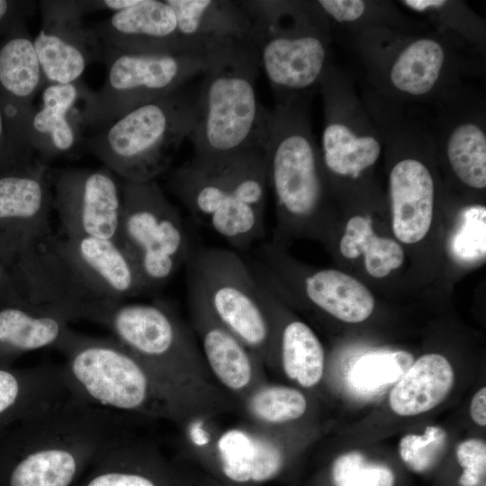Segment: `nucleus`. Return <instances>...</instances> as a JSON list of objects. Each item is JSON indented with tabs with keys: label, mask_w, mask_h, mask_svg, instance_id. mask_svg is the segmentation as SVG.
I'll list each match as a JSON object with an SVG mask.
<instances>
[{
	"label": "nucleus",
	"mask_w": 486,
	"mask_h": 486,
	"mask_svg": "<svg viewBox=\"0 0 486 486\" xmlns=\"http://www.w3.org/2000/svg\"><path fill=\"white\" fill-rule=\"evenodd\" d=\"M196 95L185 85L84 134L81 149L123 181H154L169 168L194 130Z\"/></svg>",
	"instance_id": "0eeeda50"
},
{
	"label": "nucleus",
	"mask_w": 486,
	"mask_h": 486,
	"mask_svg": "<svg viewBox=\"0 0 486 486\" xmlns=\"http://www.w3.org/2000/svg\"><path fill=\"white\" fill-rule=\"evenodd\" d=\"M258 284L274 321V362L278 360L285 376L301 387L316 386L321 381L325 368L322 344L306 323L284 320L280 300Z\"/></svg>",
	"instance_id": "cd10ccee"
},
{
	"label": "nucleus",
	"mask_w": 486,
	"mask_h": 486,
	"mask_svg": "<svg viewBox=\"0 0 486 486\" xmlns=\"http://www.w3.org/2000/svg\"><path fill=\"white\" fill-rule=\"evenodd\" d=\"M452 33L375 29L355 38L377 94L390 101L442 102L455 91L461 65Z\"/></svg>",
	"instance_id": "1a4fd4ad"
},
{
	"label": "nucleus",
	"mask_w": 486,
	"mask_h": 486,
	"mask_svg": "<svg viewBox=\"0 0 486 486\" xmlns=\"http://www.w3.org/2000/svg\"><path fill=\"white\" fill-rule=\"evenodd\" d=\"M276 103L310 96L330 67L331 31L315 1H240Z\"/></svg>",
	"instance_id": "423d86ee"
},
{
	"label": "nucleus",
	"mask_w": 486,
	"mask_h": 486,
	"mask_svg": "<svg viewBox=\"0 0 486 486\" xmlns=\"http://www.w3.org/2000/svg\"><path fill=\"white\" fill-rule=\"evenodd\" d=\"M319 87L324 112L320 148L324 171L356 179L378 161L383 145L381 132L351 80L333 64Z\"/></svg>",
	"instance_id": "2eb2a0df"
},
{
	"label": "nucleus",
	"mask_w": 486,
	"mask_h": 486,
	"mask_svg": "<svg viewBox=\"0 0 486 486\" xmlns=\"http://www.w3.org/2000/svg\"><path fill=\"white\" fill-rule=\"evenodd\" d=\"M62 365L0 363V430L69 397Z\"/></svg>",
	"instance_id": "a878e982"
},
{
	"label": "nucleus",
	"mask_w": 486,
	"mask_h": 486,
	"mask_svg": "<svg viewBox=\"0 0 486 486\" xmlns=\"http://www.w3.org/2000/svg\"><path fill=\"white\" fill-rule=\"evenodd\" d=\"M75 486H183L157 446L132 432L116 441Z\"/></svg>",
	"instance_id": "b1692460"
},
{
	"label": "nucleus",
	"mask_w": 486,
	"mask_h": 486,
	"mask_svg": "<svg viewBox=\"0 0 486 486\" xmlns=\"http://www.w3.org/2000/svg\"><path fill=\"white\" fill-rule=\"evenodd\" d=\"M103 44L134 54L205 53L181 36L166 0H140L92 26Z\"/></svg>",
	"instance_id": "412c9836"
},
{
	"label": "nucleus",
	"mask_w": 486,
	"mask_h": 486,
	"mask_svg": "<svg viewBox=\"0 0 486 486\" xmlns=\"http://www.w3.org/2000/svg\"><path fill=\"white\" fill-rule=\"evenodd\" d=\"M44 86L33 39L22 23L0 40V106L13 134L29 150L25 129Z\"/></svg>",
	"instance_id": "5701e85b"
},
{
	"label": "nucleus",
	"mask_w": 486,
	"mask_h": 486,
	"mask_svg": "<svg viewBox=\"0 0 486 486\" xmlns=\"http://www.w3.org/2000/svg\"><path fill=\"white\" fill-rule=\"evenodd\" d=\"M208 66L197 90L196 117L188 140L194 157L211 159L265 151L268 109L259 101V55L253 40H230L206 50Z\"/></svg>",
	"instance_id": "20e7f679"
},
{
	"label": "nucleus",
	"mask_w": 486,
	"mask_h": 486,
	"mask_svg": "<svg viewBox=\"0 0 486 486\" xmlns=\"http://www.w3.org/2000/svg\"><path fill=\"white\" fill-rule=\"evenodd\" d=\"M132 417L67 399L0 430V486H75Z\"/></svg>",
	"instance_id": "f257e3e1"
},
{
	"label": "nucleus",
	"mask_w": 486,
	"mask_h": 486,
	"mask_svg": "<svg viewBox=\"0 0 486 486\" xmlns=\"http://www.w3.org/2000/svg\"><path fill=\"white\" fill-rule=\"evenodd\" d=\"M41 27L33 39L47 84L80 80L86 67L103 60L104 44L92 27L83 24L79 1H40Z\"/></svg>",
	"instance_id": "a211bd4d"
},
{
	"label": "nucleus",
	"mask_w": 486,
	"mask_h": 486,
	"mask_svg": "<svg viewBox=\"0 0 486 486\" xmlns=\"http://www.w3.org/2000/svg\"><path fill=\"white\" fill-rule=\"evenodd\" d=\"M122 212L117 242L134 263L146 293L155 292L184 266L194 248L177 208L154 181L122 180Z\"/></svg>",
	"instance_id": "ddd939ff"
},
{
	"label": "nucleus",
	"mask_w": 486,
	"mask_h": 486,
	"mask_svg": "<svg viewBox=\"0 0 486 486\" xmlns=\"http://www.w3.org/2000/svg\"><path fill=\"white\" fill-rule=\"evenodd\" d=\"M175 11L178 31L195 50L230 40H253V23L240 1L166 0Z\"/></svg>",
	"instance_id": "bb28decb"
},
{
	"label": "nucleus",
	"mask_w": 486,
	"mask_h": 486,
	"mask_svg": "<svg viewBox=\"0 0 486 486\" xmlns=\"http://www.w3.org/2000/svg\"><path fill=\"white\" fill-rule=\"evenodd\" d=\"M122 181L107 167L51 170L52 208L61 234L118 240Z\"/></svg>",
	"instance_id": "dca6fc26"
},
{
	"label": "nucleus",
	"mask_w": 486,
	"mask_h": 486,
	"mask_svg": "<svg viewBox=\"0 0 486 486\" xmlns=\"http://www.w3.org/2000/svg\"><path fill=\"white\" fill-rule=\"evenodd\" d=\"M184 266L187 300L202 305L265 366L273 364L274 321L246 257L232 248L194 246Z\"/></svg>",
	"instance_id": "9d476101"
},
{
	"label": "nucleus",
	"mask_w": 486,
	"mask_h": 486,
	"mask_svg": "<svg viewBox=\"0 0 486 486\" xmlns=\"http://www.w3.org/2000/svg\"><path fill=\"white\" fill-rule=\"evenodd\" d=\"M58 311L29 301L22 292L0 298V363L14 364L22 355L56 348L70 328Z\"/></svg>",
	"instance_id": "393cba45"
},
{
	"label": "nucleus",
	"mask_w": 486,
	"mask_h": 486,
	"mask_svg": "<svg viewBox=\"0 0 486 486\" xmlns=\"http://www.w3.org/2000/svg\"><path fill=\"white\" fill-rule=\"evenodd\" d=\"M400 3L410 10L422 14L438 23L442 30L455 33L482 51L485 26L465 4L448 0H404Z\"/></svg>",
	"instance_id": "72a5a7b5"
},
{
	"label": "nucleus",
	"mask_w": 486,
	"mask_h": 486,
	"mask_svg": "<svg viewBox=\"0 0 486 486\" xmlns=\"http://www.w3.org/2000/svg\"><path fill=\"white\" fill-rule=\"evenodd\" d=\"M444 104L436 144L458 180L474 190L486 187V128L484 110L475 98L460 88L441 102Z\"/></svg>",
	"instance_id": "aec40b11"
},
{
	"label": "nucleus",
	"mask_w": 486,
	"mask_h": 486,
	"mask_svg": "<svg viewBox=\"0 0 486 486\" xmlns=\"http://www.w3.org/2000/svg\"><path fill=\"white\" fill-rule=\"evenodd\" d=\"M339 251L348 259L364 255L367 273L376 278L388 275L404 260L401 246L392 238L378 237L374 232L371 219L361 215L353 216L347 221Z\"/></svg>",
	"instance_id": "2f4dec72"
},
{
	"label": "nucleus",
	"mask_w": 486,
	"mask_h": 486,
	"mask_svg": "<svg viewBox=\"0 0 486 486\" xmlns=\"http://www.w3.org/2000/svg\"><path fill=\"white\" fill-rule=\"evenodd\" d=\"M413 364L406 351H384L364 355L348 374V382L356 391L373 393L397 382Z\"/></svg>",
	"instance_id": "f704fd0d"
},
{
	"label": "nucleus",
	"mask_w": 486,
	"mask_h": 486,
	"mask_svg": "<svg viewBox=\"0 0 486 486\" xmlns=\"http://www.w3.org/2000/svg\"><path fill=\"white\" fill-rule=\"evenodd\" d=\"M327 19L329 28H346L356 37L372 30L389 28L403 30L400 17L388 3L364 0L315 1Z\"/></svg>",
	"instance_id": "473e14b6"
},
{
	"label": "nucleus",
	"mask_w": 486,
	"mask_h": 486,
	"mask_svg": "<svg viewBox=\"0 0 486 486\" xmlns=\"http://www.w3.org/2000/svg\"><path fill=\"white\" fill-rule=\"evenodd\" d=\"M37 160L13 134L0 106V172L31 164Z\"/></svg>",
	"instance_id": "ea45409f"
},
{
	"label": "nucleus",
	"mask_w": 486,
	"mask_h": 486,
	"mask_svg": "<svg viewBox=\"0 0 486 486\" xmlns=\"http://www.w3.org/2000/svg\"><path fill=\"white\" fill-rule=\"evenodd\" d=\"M72 393L85 402L119 414L173 422V402L157 376L112 337L69 329L57 347Z\"/></svg>",
	"instance_id": "6e6552de"
},
{
	"label": "nucleus",
	"mask_w": 486,
	"mask_h": 486,
	"mask_svg": "<svg viewBox=\"0 0 486 486\" xmlns=\"http://www.w3.org/2000/svg\"><path fill=\"white\" fill-rule=\"evenodd\" d=\"M454 381L449 361L439 354H428L413 362L392 389L389 402L400 416L427 412L448 395Z\"/></svg>",
	"instance_id": "c85d7f7f"
},
{
	"label": "nucleus",
	"mask_w": 486,
	"mask_h": 486,
	"mask_svg": "<svg viewBox=\"0 0 486 486\" xmlns=\"http://www.w3.org/2000/svg\"><path fill=\"white\" fill-rule=\"evenodd\" d=\"M89 320L108 328L153 372L173 402L174 424L234 409L209 372L191 325L169 303L123 302Z\"/></svg>",
	"instance_id": "7ed1b4c3"
},
{
	"label": "nucleus",
	"mask_w": 486,
	"mask_h": 486,
	"mask_svg": "<svg viewBox=\"0 0 486 486\" xmlns=\"http://www.w3.org/2000/svg\"><path fill=\"white\" fill-rule=\"evenodd\" d=\"M15 292H22L15 277L14 263L0 253V298Z\"/></svg>",
	"instance_id": "79ce46f5"
},
{
	"label": "nucleus",
	"mask_w": 486,
	"mask_h": 486,
	"mask_svg": "<svg viewBox=\"0 0 486 486\" xmlns=\"http://www.w3.org/2000/svg\"><path fill=\"white\" fill-rule=\"evenodd\" d=\"M310 97L268 109L265 158L280 229L311 220L324 198V168L311 129Z\"/></svg>",
	"instance_id": "9b49d317"
},
{
	"label": "nucleus",
	"mask_w": 486,
	"mask_h": 486,
	"mask_svg": "<svg viewBox=\"0 0 486 486\" xmlns=\"http://www.w3.org/2000/svg\"><path fill=\"white\" fill-rule=\"evenodd\" d=\"M456 458L463 468L460 485L478 486L486 472L485 442L478 438L461 442L456 448Z\"/></svg>",
	"instance_id": "58836bf2"
},
{
	"label": "nucleus",
	"mask_w": 486,
	"mask_h": 486,
	"mask_svg": "<svg viewBox=\"0 0 486 486\" xmlns=\"http://www.w3.org/2000/svg\"><path fill=\"white\" fill-rule=\"evenodd\" d=\"M140 0H94L79 1L85 14L95 11H111L113 13L130 8L137 4Z\"/></svg>",
	"instance_id": "37998d69"
},
{
	"label": "nucleus",
	"mask_w": 486,
	"mask_h": 486,
	"mask_svg": "<svg viewBox=\"0 0 486 486\" xmlns=\"http://www.w3.org/2000/svg\"><path fill=\"white\" fill-rule=\"evenodd\" d=\"M472 420L480 425H486V388H481L472 397L470 405Z\"/></svg>",
	"instance_id": "c03bdc74"
},
{
	"label": "nucleus",
	"mask_w": 486,
	"mask_h": 486,
	"mask_svg": "<svg viewBox=\"0 0 486 486\" xmlns=\"http://www.w3.org/2000/svg\"><path fill=\"white\" fill-rule=\"evenodd\" d=\"M307 410V398L299 389L266 381L237 405V411L248 421L276 431L302 418Z\"/></svg>",
	"instance_id": "7c9ffc66"
},
{
	"label": "nucleus",
	"mask_w": 486,
	"mask_h": 486,
	"mask_svg": "<svg viewBox=\"0 0 486 486\" xmlns=\"http://www.w3.org/2000/svg\"><path fill=\"white\" fill-rule=\"evenodd\" d=\"M190 325L205 364L220 389L236 405L266 382L265 365L241 340L200 303L187 300Z\"/></svg>",
	"instance_id": "6ab92c4d"
},
{
	"label": "nucleus",
	"mask_w": 486,
	"mask_h": 486,
	"mask_svg": "<svg viewBox=\"0 0 486 486\" xmlns=\"http://www.w3.org/2000/svg\"><path fill=\"white\" fill-rule=\"evenodd\" d=\"M219 413L176 425L184 452L205 459L232 485H256L275 479L286 462L278 431L257 427L242 416L237 423L220 426Z\"/></svg>",
	"instance_id": "4468645a"
},
{
	"label": "nucleus",
	"mask_w": 486,
	"mask_h": 486,
	"mask_svg": "<svg viewBox=\"0 0 486 486\" xmlns=\"http://www.w3.org/2000/svg\"><path fill=\"white\" fill-rule=\"evenodd\" d=\"M447 434L438 426H428L422 435L408 434L399 443V453L406 465L416 472L431 469L446 448Z\"/></svg>",
	"instance_id": "e433bc0d"
},
{
	"label": "nucleus",
	"mask_w": 486,
	"mask_h": 486,
	"mask_svg": "<svg viewBox=\"0 0 486 486\" xmlns=\"http://www.w3.org/2000/svg\"><path fill=\"white\" fill-rule=\"evenodd\" d=\"M302 292L312 305L349 323L366 320L374 308L370 291L355 277L336 269H322L302 277Z\"/></svg>",
	"instance_id": "c756f323"
},
{
	"label": "nucleus",
	"mask_w": 486,
	"mask_h": 486,
	"mask_svg": "<svg viewBox=\"0 0 486 486\" xmlns=\"http://www.w3.org/2000/svg\"><path fill=\"white\" fill-rule=\"evenodd\" d=\"M32 1L0 0V40L17 26L25 23L36 10Z\"/></svg>",
	"instance_id": "a19ab883"
},
{
	"label": "nucleus",
	"mask_w": 486,
	"mask_h": 486,
	"mask_svg": "<svg viewBox=\"0 0 486 486\" xmlns=\"http://www.w3.org/2000/svg\"><path fill=\"white\" fill-rule=\"evenodd\" d=\"M334 486H394L395 476L390 467L368 460L360 452L339 455L332 464Z\"/></svg>",
	"instance_id": "c9c22d12"
},
{
	"label": "nucleus",
	"mask_w": 486,
	"mask_h": 486,
	"mask_svg": "<svg viewBox=\"0 0 486 486\" xmlns=\"http://www.w3.org/2000/svg\"><path fill=\"white\" fill-rule=\"evenodd\" d=\"M86 87L81 79L67 85L44 86L41 106L34 108L25 129V142L39 162L48 166L51 160L81 149V110L76 107Z\"/></svg>",
	"instance_id": "4be33fe9"
},
{
	"label": "nucleus",
	"mask_w": 486,
	"mask_h": 486,
	"mask_svg": "<svg viewBox=\"0 0 486 486\" xmlns=\"http://www.w3.org/2000/svg\"><path fill=\"white\" fill-rule=\"evenodd\" d=\"M14 274L29 301L70 322L146 293L130 257L109 239L52 233L18 257Z\"/></svg>",
	"instance_id": "f03ea898"
},
{
	"label": "nucleus",
	"mask_w": 486,
	"mask_h": 486,
	"mask_svg": "<svg viewBox=\"0 0 486 486\" xmlns=\"http://www.w3.org/2000/svg\"><path fill=\"white\" fill-rule=\"evenodd\" d=\"M107 76L97 91L86 87L82 130L101 129L134 109L185 86L207 66L206 53L134 54L104 44Z\"/></svg>",
	"instance_id": "f8f14e48"
},
{
	"label": "nucleus",
	"mask_w": 486,
	"mask_h": 486,
	"mask_svg": "<svg viewBox=\"0 0 486 486\" xmlns=\"http://www.w3.org/2000/svg\"><path fill=\"white\" fill-rule=\"evenodd\" d=\"M51 170L38 160L0 172V253L15 264L53 233Z\"/></svg>",
	"instance_id": "f3484780"
},
{
	"label": "nucleus",
	"mask_w": 486,
	"mask_h": 486,
	"mask_svg": "<svg viewBox=\"0 0 486 486\" xmlns=\"http://www.w3.org/2000/svg\"><path fill=\"white\" fill-rule=\"evenodd\" d=\"M486 209L482 205L466 208L462 223L452 241V250L460 261L472 263L485 256Z\"/></svg>",
	"instance_id": "4c0bfd02"
},
{
	"label": "nucleus",
	"mask_w": 486,
	"mask_h": 486,
	"mask_svg": "<svg viewBox=\"0 0 486 486\" xmlns=\"http://www.w3.org/2000/svg\"><path fill=\"white\" fill-rule=\"evenodd\" d=\"M167 185L198 224L232 249L248 251L263 240L268 190L265 151L193 157L170 174Z\"/></svg>",
	"instance_id": "39448f33"
}]
</instances>
